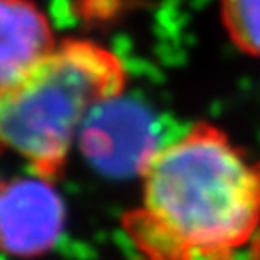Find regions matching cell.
Returning <instances> with one entry per match:
<instances>
[{
    "label": "cell",
    "instance_id": "3",
    "mask_svg": "<svg viewBox=\"0 0 260 260\" xmlns=\"http://www.w3.org/2000/svg\"><path fill=\"white\" fill-rule=\"evenodd\" d=\"M64 225L66 206L52 181L31 174L0 185V251L41 256L58 243Z\"/></svg>",
    "mask_w": 260,
    "mask_h": 260
},
{
    "label": "cell",
    "instance_id": "1",
    "mask_svg": "<svg viewBox=\"0 0 260 260\" xmlns=\"http://www.w3.org/2000/svg\"><path fill=\"white\" fill-rule=\"evenodd\" d=\"M125 230L147 260H237L260 232V158L210 121L158 145Z\"/></svg>",
    "mask_w": 260,
    "mask_h": 260
},
{
    "label": "cell",
    "instance_id": "6",
    "mask_svg": "<svg viewBox=\"0 0 260 260\" xmlns=\"http://www.w3.org/2000/svg\"><path fill=\"white\" fill-rule=\"evenodd\" d=\"M220 23L241 54L260 60V0H218Z\"/></svg>",
    "mask_w": 260,
    "mask_h": 260
},
{
    "label": "cell",
    "instance_id": "4",
    "mask_svg": "<svg viewBox=\"0 0 260 260\" xmlns=\"http://www.w3.org/2000/svg\"><path fill=\"white\" fill-rule=\"evenodd\" d=\"M77 145L104 172H133L137 176L158 149L150 120L141 108L125 101V94L99 106L89 116Z\"/></svg>",
    "mask_w": 260,
    "mask_h": 260
},
{
    "label": "cell",
    "instance_id": "2",
    "mask_svg": "<svg viewBox=\"0 0 260 260\" xmlns=\"http://www.w3.org/2000/svg\"><path fill=\"white\" fill-rule=\"evenodd\" d=\"M129 70L116 50L85 37L60 39L16 85L0 93V154L21 158L54 183L99 106L127 91Z\"/></svg>",
    "mask_w": 260,
    "mask_h": 260
},
{
    "label": "cell",
    "instance_id": "5",
    "mask_svg": "<svg viewBox=\"0 0 260 260\" xmlns=\"http://www.w3.org/2000/svg\"><path fill=\"white\" fill-rule=\"evenodd\" d=\"M58 45L35 0H0V93L16 85Z\"/></svg>",
    "mask_w": 260,
    "mask_h": 260
}]
</instances>
